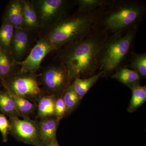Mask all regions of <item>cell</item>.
I'll return each instance as SVG.
<instances>
[{
  "instance_id": "cell-1",
  "label": "cell",
  "mask_w": 146,
  "mask_h": 146,
  "mask_svg": "<svg viewBox=\"0 0 146 146\" xmlns=\"http://www.w3.org/2000/svg\"><path fill=\"white\" fill-rule=\"evenodd\" d=\"M104 40L99 35H91L58 50L56 61L65 66L72 82L96 70L106 43Z\"/></svg>"
},
{
  "instance_id": "cell-2",
  "label": "cell",
  "mask_w": 146,
  "mask_h": 146,
  "mask_svg": "<svg viewBox=\"0 0 146 146\" xmlns=\"http://www.w3.org/2000/svg\"><path fill=\"white\" fill-rule=\"evenodd\" d=\"M96 19L94 13L77 12L72 16L66 15L43 29L38 36L46 39L58 50L88 36L96 25Z\"/></svg>"
},
{
  "instance_id": "cell-3",
  "label": "cell",
  "mask_w": 146,
  "mask_h": 146,
  "mask_svg": "<svg viewBox=\"0 0 146 146\" xmlns=\"http://www.w3.org/2000/svg\"><path fill=\"white\" fill-rule=\"evenodd\" d=\"M133 38L131 31L105 43L100 61L105 72L114 70L119 66L128 52Z\"/></svg>"
},
{
  "instance_id": "cell-4",
  "label": "cell",
  "mask_w": 146,
  "mask_h": 146,
  "mask_svg": "<svg viewBox=\"0 0 146 146\" xmlns=\"http://www.w3.org/2000/svg\"><path fill=\"white\" fill-rule=\"evenodd\" d=\"M38 77L44 93L56 97L62 96L72 82L65 66L58 63L46 67Z\"/></svg>"
},
{
  "instance_id": "cell-5",
  "label": "cell",
  "mask_w": 146,
  "mask_h": 146,
  "mask_svg": "<svg viewBox=\"0 0 146 146\" xmlns=\"http://www.w3.org/2000/svg\"><path fill=\"white\" fill-rule=\"evenodd\" d=\"M2 84L4 88L32 101L36 102L44 93L40 87L36 74L18 73L7 81L2 82Z\"/></svg>"
},
{
  "instance_id": "cell-6",
  "label": "cell",
  "mask_w": 146,
  "mask_h": 146,
  "mask_svg": "<svg viewBox=\"0 0 146 146\" xmlns=\"http://www.w3.org/2000/svg\"><path fill=\"white\" fill-rule=\"evenodd\" d=\"M31 1L37 15L41 31L66 15L68 8L67 1L65 0H31Z\"/></svg>"
},
{
  "instance_id": "cell-7",
  "label": "cell",
  "mask_w": 146,
  "mask_h": 146,
  "mask_svg": "<svg viewBox=\"0 0 146 146\" xmlns=\"http://www.w3.org/2000/svg\"><path fill=\"white\" fill-rule=\"evenodd\" d=\"M22 118L9 117V132L19 141L35 146H42L37 121L32 120L29 117Z\"/></svg>"
},
{
  "instance_id": "cell-8",
  "label": "cell",
  "mask_w": 146,
  "mask_h": 146,
  "mask_svg": "<svg viewBox=\"0 0 146 146\" xmlns=\"http://www.w3.org/2000/svg\"><path fill=\"white\" fill-rule=\"evenodd\" d=\"M54 50H57L54 46L46 39L39 37L25 58L20 62L17 61L19 67L18 73L36 74L45 56Z\"/></svg>"
},
{
  "instance_id": "cell-9",
  "label": "cell",
  "mask_w": 146,
  "mask_h": 146,
  "mask_svg": "<svg viewBox=\"0 0 146 146\" xmlns=\"http://www.w3.org/2000/svg\"><path fill=\"white\" fill-rule=\"evenodd\" d=\"M141 13V9L137 6L121 7L107 16L106 19V26L111 31H119L133 24L139 18Z\"/></svg>"
},
{
  "instance_id": "cell-10",
  "label": "cell",
  "mask_w": 146,
  "mask_h": 146,
  "mask_svg": "<svg viewBox=\"0 0 146 146\" xmlns=\"http://www.w3.org/2000/svg\"><path fill=\"white\" fill-rule=\"evenodd\" d=\"M36 33L23 28H15L10 45V51L14 59L23 60L34 46Z\"/></svg>"
},
{
  "instance_id": "cell-11",
  "label": "cell",
  "mask_w": 146,
  "mask_h": 146,
  "mask_svg": "<svg viewBox=\"0 0 146 146\" xmlns=\"http://www.w3.org/2000/svg\"><path fill=\"white\" fill-rule=\"evenodd\" d=\"M42 146H46L56 139V132L60 121L55 117L37 121Z\"/></svg>"
},
{
  "instance_id": "cell-12",
  "label": "cell",
  "mask_w": 146,
  "mask_h": 146,
  "mask_svg": "<svg viewBox=\"0 0 146 146\" xmlns=\"http://www.w3.org/2000/svg\"><path fill=\"white\" fill-rule=\"evenodd\" d=\"M2 20L11 24L15 28L23 27V0H11L6 6Z\"/></svg>"
},
{
  "instance_id": "cell-13",
  "label": "cell",
  "mask_w": 146,
  "mask_h": 146,
  "mask_svg": "<svg viewBox=\"0 0 146 146\" xmlns=\"http://www.w3.org/2000/svg\"><path fill=\"white\" fill-rule=\"evenodd\" d=\"M17 62L11 52L0 48V78L2 82L7 81L18 73Z\"/></svg>"
},
{
  "instance_id": "cell-14",
  "label": "cell",
  "mask_w": 146,
  "mask_h": 146,
  "mask_svg": "<svg viewBox=\"0 0 146 146\" xmlns=\"http://www.w3.org/2000/svg\"><path fill=\"white\" fill-rule=\"evenodd\" d=\"M23 28L39 34L41 31V27L31 0H23Z\"/></svg>"
},
{
  "instance_id": "cell-15",
  "label": "cell",
  "mask_w": 146,
  "mask_h": 146,
  "mask_svg": "<svg viewBox=\"0 0 146 146\" xmlns=\"http://www.w3.org/2000/svg\"><path fill=\"white\" fill-rule=\"evenodd\" d=\"M56 96L44 93L38 99L36 117L39 119L54 117L55 101Z\"/></svg>"
},
{
  "instance_id": "cell-16",
  "label": "cell",
  "mask_w": 146,
  "mask_h": 146,
  "mask_svg": "<svg viewBox=\"0 0 146 146\" xmlns=\"http://www.w3.org/2000/svg\"><path fill=\"white\" fill-rule=\"evenodd\" d=\"M105 73L102 71L91 77L86 78H76L73 80L70 85L79 96L82 99L89 89L94 86L96 82Z\"/></svg>"
},
{
  "instance_id": "cell-17",
  "label": "cell",
  "mask_w": 146,
  "mask_h": 146,
  "mask_svg": "<svg viewBox=\"0 0 146 146\" xmlns=\"http://www.w3.org/2000/svg\"><path fill=\"white\" fill-rule=\"evenodd\" d=\"M5 89L13 100L20 117H29L36 110V105L30 101L16 95L6 88Z\"/></svg>"
},
{
  "instance_id": "cell-18",
  "label": "cell",
  "mask_w": 146,
  "mask_h": 146,
  "mask_svg": "<svg viewBox=\"0 0 146 146\" xmlns=\"http://www.w3.org/2000/svg\"><path fill=\"white\" fill-rule=\"evenodd\" d=\"M132 91V96L127 108L129 112L136 111L142 106L146 101V87L138 84L130 87Z\"/></svg>"
},
{
  "instance_id": "cell-19",
  "label": "cell",
  "mask_w": 146,
  "mask_h": 146,
  "mask_svg": "<svg viewBox=\"0 0 146 146\" xmlns=\"http://www.w3.org/2000/svg\"><path fill=\"white\" fill-rule=\"evenodd\" d=\"M112 78L129 88L139 84L140 80V76L138 73L126 68L118 69Z\"/></svg>"
},
{
  "instance_id": "cell-20",
  "label": "cell",
  "mask_w": 146,
  "mask_h": 146,
  "mask_svg": "<svg viewBox=\"0 0 146 146\" xmlns=\"http://www.w3.org/2000/svg\"><path fill=\"white\" fill-rule=\"evenodd\" d=\"M14 29L15 27L11 24L2 20V24L0 27V48L10 52L11 43Z\"/></svg>"
},
{
  "instance_id": "cell-21",
  "label": "cell",
  "mask_w": 146,
  "mask_h": 146,
  "mask_svg": "<svg viewBox=\"0 0 146 146\" xmlns=\"http://www.w3.org/2000/svg\"><path fill=\"white\" fill-rule=\"evenodd\" d=\"M0 110L9 118L20 117L13 100L5 90L0 91Z\"/></svg>"
},
{
  "instance_id": "cell-22",
  "label": "cell",
  "mask_w": 146,
  "mask_h": 146,
  "mask_svg": "<svg viewBox=\"0 0 146 146\" xmlns=\"http://www.w3.org/2000/svg\"><path fill=\"white\" fill-rule=\"evenodd\" d=\"M62 97L66 108V115L73 112L82 100L72 88L70 84L64 91Z\"/></svg>"
},
{
  "instance_id": "cell-23",
  "label": "cell",
  "mask_w": 146,
  "mask_h": 146,
  "mask_svg": "<svg viewBox=\"0 0 146 146\" xmlns=\"http://www.w3.org/2000/svg\"><path fill=\"white\" fill-rule=\"evenodd\" d=\"M133 71L136 72L140 76H146V55L145 53L135 54L131 64Z\"/></svg>"
},
{
  "instance_id": "cell-24",
  "label": "cell",
  "mask_w": 146,
  "mask_h": 146,
  "mask_svg": "<svg viewBox=\"0 0 146 146\" xmlns=\"http://www.w3.org/2000/svg\"><path fill=\"white\" fill-rule=\"evenodd\" d=\"M78 3L79 7L78 12L87 13L88 11L101 5L103 2L99 0H80Z\"/></svg>"
},
{
  "instance_id": "cell-25",
  "label": "cell",
  "mask_w": 146,
  "mask_h": 146,
  "mask_svg": "<svg viewBox=\"0 0 146 146\" xmlns=\"http://www.w3.org/2000/svg\"><path fill=\"white\" fill-rule=\"evenodd\" d=\"M66 116V108L62 96L56 97L55 101L54 117L60 121Z\"/></svg>"
},
{
  "instance_id": "cell-26",
  "label": "cell",
  "mask_w": 146,
  "mask_h": 146,
  "mask_svg": "<svg viewBox=\"0 0 146 146\" xmlns=\"http://www.w3.org/2000/svg\"><path fill=\"white\" fill-rule=\"evenodd\" d=\"M9 131L10 123L9 120L7 119L5 115L0 114V132L2 136L4 142L7 141Z\"/></svg>"
},
{
  "instance_id": "cell-27",
  "label": "cell",
  "mask_w": 146,
  "mask_h": 146,
  "mask_svg": "<svg viewBox=\"0 0 146 146\" xmlns=\"http://www.w3.org/2000/svg\"><path fill=\"white\" fill-rule=\"evenodd\" d=\"M46 146H60L58 143L57 139H55L53 141H52L48 145Z\"/></svg>"
},
{
  "instance_id": "cell-28",
  "label": "cell",
  "mask_w": 146,
  "mask_h": 146,
  "mask_svg": "<svg viewBox=\"0 0 146 146\" xmlns=\"http://www.w3.org/2000/svg\"><path fill=\"white\" fill-rule=\"evenodd\" d=\"M3 86L2 84V81L1 80L0 78V86Z\"/></svg>"
}]
</instances>
